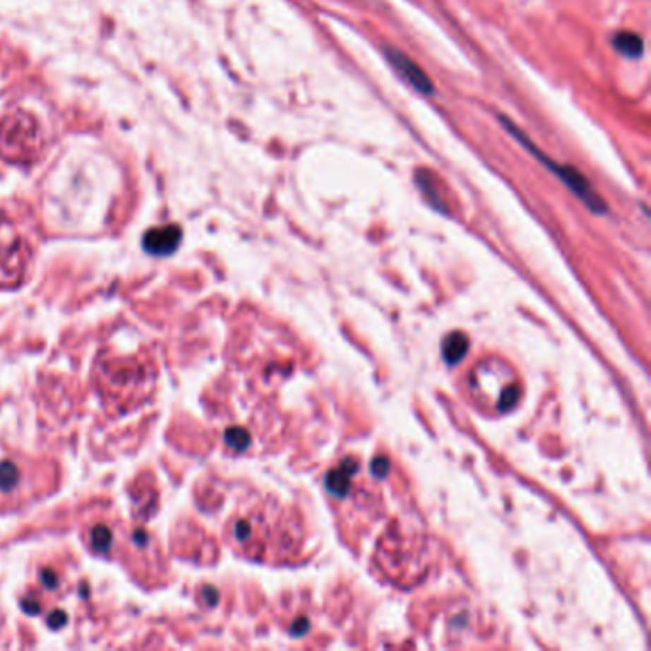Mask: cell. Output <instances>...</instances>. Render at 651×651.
<instances>
[{"label": "cell", "mask_w": 651, "mask_h": 651, "mask_svg": "<svg viewBox=\"0 0 651 651\" xmlns=\"http://www.w3.org/2000/svg\"><path fill=\"white\" fill-rule=\"evenodd\" d=\"M153 362L143 355L100 357L96 363V384L105 405L115 413L134 409L148 401L157 381Z\"/></svg>", "instance_id": "6da1fadb"}, {"label": "cell", "mask_w": 651, "mask_h": 651, "mask_svg": "<svg viewBox=\"0 0 651 651\" xmlns=\"http://www.w3.org/2000/svg\"><path fill=\"white\" fill-rule=\"evenodd\" d=\"M498 119H501V123H503L504 129L508 130L510 134L514 136V140H518V142L522 143L523 148L527 149L529 153H533V157H535L537 161L542 162V165H544V167H547L552 174L558 176V178H560V180L568 186L569 191L577 195V197H579V199L583 201V203H585L590 210H592V213H596V214L606 213L607 205L604 203V199H602V197L594 191V187L590 186V181H588L585 176L580 174L579 168L571 167V165H560V162L552 161L550 157H547L544 153H542L541 149L535 148L533 142H531L527 136L523 134L522 130L518 129L516 124L512 123V121H508V119L503 115L498 117Z\"/></svg>", "instance_id": "7a4b0ae2"}, {"label": "cell", "mask_w": 651, "mask_h": 651, "mask_svg": "<svg viewBox=\"0 0 651 651\" xmlns=\"http://www.w3.org/2000/svg\"><path fill=\"white\" fill-rule=\"evenodd\" d=\"M42 136L37 119L25 111H13L0 121V153L10 161L25 162L37 157Z\"/></svg>", "instance_id": "3957f363"}, {"label": "cell", "mask_w": 651, "mask_h": 651, "mask_svg": "<svg viewBox=\"0 0 651 651\" xmlns=\"http://www.w3.org/2000/svg\"><path fill=\"white\" fill-rule=\"evenodd\" d=\"M35 476L37 470L25 458H0V506H18L46 489L44 477Z\"/></svg>", "instance_id": "277c9868"}, {"label": "cell", "mask_w": 651, "mask_h": 651, "mask_svg": "<svg viewBox=\"0 0 651 651\" xmlns=\"http://www.w3.org/2000/svg\"><path fill=\"white\" fill-rule=\"evenodd\" d=\"M31 251L20 232L0 220V287H16L25 277Z\"/></svg>", "instance_id": "5b68a950"}, {"label": "cell", "mask_w": 651, "mask_h": 651, "mask_svg": "<svg viewBox=\"0 0 651 651\" xmlns=\"http://www.w3.org/2000/svg\"><path fill=\"white\" fill-rule=\"evenodd\" d=\"M384 56H386L388 64L392 65L393 69L398 71L401 78H405L407 83L413 86L414 90L420 92V94H424V96H430L436 90V86H434L432 78L428 77V73L417 65L413 58H409L407 54H403L398 48H393V46H386L384 48Z\"/></svg>", "instance_id": "8992f818"}, {"label": "cell", "mask_w": 651, "mask_h": 651, "mask_svg": "<svg viewBox=\"0 0 651 651\" xmlns=\"http://www.w3.org/2000/svg\"><path fill=\"white\" fill-rule=\"evenodd\" d=\"M181 232L178 226H162L149 229L143 237V246L145 251L157 256H165L176 251V246L180 245Z\"/></svg>", "instance_id": "52a82bcc"}, {"label": "cell", "mask_w": 651, "mask_h": 651, "mask_svg": "<svg viewBox=\"0 0 651 651\" xmlns=\"http://www.w3.org/2000/svg\"><path fill=\"white\" fill-rule=\"evenodd\" d=\"M613 48L625 58H640L644 54V39L634 31H617L611 39Z\"/></svg>", "instance_id": "ba28073f"}, {"label": "cell", "mask_w": 651, "mask_h": 651, "mask_svg": "<svg viewBox=\"0 0 651 651\" xmlns=\"http://www.w3.org/2000/svg\"><path fill=\"white\" fill-rule=\"evenodd\" d=\"M466 338L462 335H453L445 342V357L449 363H457L466 354Z\"/></svg>", "instance_id": "9c48e42d"}, {"label": "cell", "mask_w": 651, "mask_h": 651, "mask_svg": "<svg viewBox=\"0 0 651 651\" xmlns=\"http://www.w3.org/2000/svg\"><path fill=\"white\" fill-rule=\"evenodd\" d=\"M0 631H2V619H0Z\"/></svg>", "instance_id": "30bf717a"}]
</instances>
